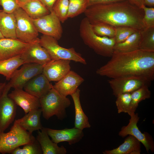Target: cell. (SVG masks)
<instances>
[{"label": "cell", "instance_id": "obj_1", "mask_svg": "<svg viewBox=\"0 0 154 154\" xmlns=\"http://www.w3.org/2000/svg\"><path fill=\"white\" fill-rule=\"evenodd\" d=\"M110 59L96 71L97 74L110 78L140 76L154 79V52L140 49L127 52H115Z\"/></svg>", "mask_w": 154, "mask_h": 154}, {"label": "cell", "instance_id": "obj_2", "mask_svg": "<svg viewBox=\"0 0 154 154\" xmlns=\"http://www.w3.org/2000/svg\"><path fill=\"white\" fill-rule=\"evenodd\" d=\"M84 13L91 24L102 23L115 28L127 27L138 31L145 28L143 9L128 0L91 5Z\"/></svg>", "mask_w": 154, "mask_h": 154}, {"label": "cell", "instance_id": "obj_3", "mask_svg": "<svg viewBox=\"0 0 154 154\" xmlns=\"http://www.w3.org/2000/svg\"><path fill=\"white\" fill-rule=\"evenodd\" d=\"M79 31L80 36L84 43L96 54L105 57L112 56L115 44L114 38L102 37L96 35L86 17L81 22Z\"/></svg>", "mask_w": 154, "mask_h": 154}, {"label": "cell", "instance_id": "obj_4", "mask_svg": "<svg viewBox=\"0 0 154 154\" xmlns=\"http://www.w3.org/2000/svg\"><path fill=\"white\" fill-rule=\"evenodd\" d=\"M40 101L42 116L47 120L54 115L58 119H63L66 115V109L71 104L68 98L60 94L53 88L40 98Z\"/></svg>", "mask_w": 154, "mask_h": 154}, {"label": "cell", "instance_id": "obj_5", "mask_svg": "<svg viewBox=\"0 0 154 154\" xmlns=\"http://www.w3.org/2000/svg\"><path fill=\"white\" fill-rule=\"evenodd\" d=\"M36 139L15 121L8 132H0V153H11L20 146L32 143Z\"/></svg>", "mask_w": 154, "mask_h": 154}, {"label": "cell", "instance_id": "obj_6", "mask_svg": "<svg viewBox=\"0 0 154 154\" xmlns=\"http://www.w3.org/2000/svg\"><path fill=\"white\" fill-rule=\"evenodd\" d=\"M39 42L47 51L51 60H67L84 64H87L85 59L74 48H66L60 46L58 40L52 37L43 35L39 38Z\"/></svg>", "mask_w": 154, "mask_h": 154}, {"label": "cell", "instance_id": "obj_7", "mask_svg": "<svg viewBox=\"0 0 154 154\" xmlns=\"http://www.w3.org/2000/svg\"><path fill=\"white\" fill-rule=\"evenodd\" d=\"M16 21L17 38L26 43L38 40V32L33 19L19 7L14 12Z\"/></svg>", "mask_w": 154, "mask_h": 154}, {"label": "cell", "instance_id": "obj_8", "mask_svg": "<svg viewBox=\"0 0 154 154\" xmlns=\"http://www.w3.org/2000/svg\"><path fill=\"white\" fill-rule=\"evenodd\" d=\"M151 82L146 78L140 76L111 78L108 81L113 94L116 97L121 94L131 93L144 85H149Z\"/></svg>", "mask_w": 154, "mask_h": 154}, {"label": "cell", "instance_id": "obj_9", "mask_svg": "<svg viewBox=\"0 0 154 154\" xmlns=\"http://www.w3.org/2000/svg\"><path fill=\"white\" fill-rule=\"evenodd\" d=\"M44 66L35 63L24 64L20 69L14 72L8 84L11 88L23 89L31 79L42 73Z\"/></svg>", "mask_w": 154, "mask_h": 154}, {"label": "cell", "instance_id": "obj_10", "mask_svg": "<svg viewBox=\"0 0 154 154\" xmlns=\"http://www.w3.org/2000/svg\"><path fill=\"white\" fill-rule=\"evenodd\" d=\"M33 21L38 33L52 37L57 40L61 38L63 31L61 22L52 11Z\"/></svg>", "mask_w": 154, "mask_h": 154}, {"label": "cell", "instance_id": "obj_11", "mask_svg": "<svg viewBox=\"0 0 154 154\" xmlns=\"http://www.w3.org/2000/svg\"><path fill=\"white\" fill-rule=\"evenodd\" d=\"M11 87L7 84L0 96V132H4L14 120L17 105L8 96Z\"/></svg>", "mask_w": 154, "mask_h": 154}, {"label": "cell", "instance_id": "obj_12", "mask_svg": "<svg viewBox=\"0 0 154 154\" xmlns=\"http://www.w3.org/2000/svg\"><path fill=\"white\" fill-rule=\"evenodd\" d=\"M139 119L137 113L130 116L128 124L122 127L119 132V135L124 137L128 135H131L144 145L148 153L150 150L153 152L154 142L153 139L148 133H142L139 130L137 125Z\"/></svg>", "mask_w": 154, "mask_h": 154}, {"label": "cell", "instance_id": "obj_13", "mask_svg": "<svg viewBox=\"0 0 154 154\" xmlns=\"http://www.w3.org/2000/svg\"><path fill=\"white\" fill-rule=\"evenodd\" d=\"M24 64L35 63L44 66L51 60L46 50L39 42V38L29 43L20 54Z\"/></svg>", "mask_w": 154, "mask_h": 154}, {"label": "cell", "instance_id": "obj_14", "mask_svg": "<svg viewBox=\"0 0 154 154\" xmlns=\"http://www.w3.org/2000/svg\"><path fill=\"white\" fill-rule=\"evenodd\" d=\"M70 61L63 59L51 60L44 66L42 74L49 81L57 82L71 70Z\"/></svg>", "mask_w": 154, "mask_h": 154}, {"label": "cell", "instance_id": "obj_15", "mask_svg": "<svg viewBox=\"0 0 154 154\" xmlns=\"http://www.w3.org/2000/svg\"><path fill=\"white\" fill-rule=\"evenodd\" d=\"M84 79L76 72L70 70L59 80L53 88L61 95L66 97L75 93Z\"/></svg>", "mask_w": 154, "mask_h": 154}, {"label": "cell", "instance_id": "obj_16", "mask_svg": "<svg viewBox=\"0 0 154 154\" xmlns=\"http://www.w3.org/2000/svg\"><path fill=\"white\" fill-rule=\"evenodd\" d=\"M8 96L17 105L22 108L25 114L32 110L40 108V99L23 89H14Z\"/></svg>", "mask_w": 154, "mask_h": 154}, {"label": "cell", "instance_id": "obj_17", "mask_svg": "<svg viewBox=\"0 0 154 154\" xmlns=\"http://www.w3.org/2000/svg\"><path fill=\"white\" fill-rule=\"evenodd\" d=\"M48 134L54 142H67L71 145L79 142L84 136L82 130L75 127L57 130L46 128Z\"/></svg>", "mask_w": 154, "mask_h": 154}, {"label": "cell", "instance_id": "obj_18", "mask_svg": "<svg viewBox=\"0 0 154 154\" xmlns=\"http://www.w3.org/2000/svg\"><path fill=\"white\" fill-rule=\"evenodd\" d=\"M28 44L17 38H0V60L21 54Z\"/></svg>", "mask_w": 154, "mask_h": 154}, {"label": "cell", "instance_id": "obj_19", "mask_svg": "<svg viewBox=\"0 0 154 154\" xmlns=\"http://www.w3.org/2000/svg\"><path fill=\"white\" fill-rule=\"evenodd\" d=\"M42 73L31 79L23 88L24 90L40 98L53 88V85Z\"/></svg>", "mask_w": 154, "mask_h": 154}, {"label": "cell", "instance_id": "obj_20", "mask_svg": "<svg viewBox=\"0 0 154 154\" xmlns=\"http://www.w3.org/2000/svg\"><path fill=\"white\" fill-rule=\"evenodd\" d=\"M17 3L33 19L40 18L50 12L39 0H17Z\"/></svg>", "mask_w": 154, "mask_h": 154}, {"label": "cell", "instance_id": "obj_21", "mask_svg": "<svg viewBox=\"0 0 154 154\" xmlns=\"http://www.w3.org/2000/svg\"><path fill=\"white\" fill-rule=\"evenodd\" d=\"M42 110L40 108L32 110L22 118L15 121L24 129L32 133L43 127L40 121Z\"/></svg>", "mask_w": 154, "mask_h": 154}, {"label": "cell", "instance_id": "obj_22", "mask_svg": "<svg viewBox=\"0 0 154 154\" xmlns=\"http://www.w3.org/2000/svg\"><path fill=\"white\" fill-rule=\"evenodd\" d=\"M46 128L43 127L41 131L38 130L37 139L41 147L43 154H65L66 148L63 146L59 147L57 143L50 140Z\"/></svg>", "mask_w": 154, "mask_h": 154}, {"label": "cell", "instance_id": "obj_23", "mask_svg": "<svg viewBox=\"0 0 154 154\" xmlns=\"http://www.w3.org/2000/svg\"><path fill=\"white\" fill-rule=\"evenodd\" d=\"M141 142L133 136L129 135L117 147L105 150L104 154H140Z\"/></svg>", "mask_w": 154, "mask_h": 154}, {"label": "cell", "instance_id": "obj_24", "mask_svg": "<svg viewBox=\"0 0 154 154\" xmlns=\"http://www.w3.org/2000/svg\"><path fill=\"white\" fill-rule=\"evenodd\" d=\"M16 21L13 13L0 11V31L5 38L17 39Z\"/></svg>", "mask_w": 154, "mask_h": 154}, {"label": "cell", "instance_id": "obj_25", "mask_svg": "<svg viewBox=\"0 0 154 154\" xmlns=\"http://www.w3.org/2000/svg\"><path fill=\"white\" fill-rule=\"evenodd\" d=\"M80 90L78 88L76 91L71 96L75 108L74 127L83 130L84 128L90 127L91 126L88 117L82 109L80 100Z\"/></svg>", "mask_w": 154, "mask_h": 154}, {"label": "cell", "instance_id": "obj_26", "mask_svg": "<svg viewBox=\"0 0 154 154\" xmlns=\"http://www.w3.org/2000/svg\"><path fill=\"white\" fill-rule=\"evenodd\" d=\"M140 40V31H137L124 41L115 43L114 52H127L139 49Z\"/></svg>", "mask_w": 154, "mask_h": 154}, {"label": "cell", "instance_id": "obj_27", "mask_svg": "<svg viewBox=\"0 0 154 154\" xmlns=\"http://www.w3.org/2000/svg\"><path fill=\"white\" fill-rule=\"evenodd\" d=\"M24 64L20 54L11 58L0 60V74L9 80L14 72Z\"/></svg>", "mask_w": 154, "mask_h": 154}, {"label": "cell", "instance_id": "obj_28", "mask_svg": "<svg viewBox=\"0 0 154 154\" xmlns=\"http://www.w3.org/2000/svg\"><path fill=\"white\" fill-rule=\"evenodd\" d=\"M151 96V91L147 85H144L131 93V101L128 114L130 116L135 114L140 102L149 98Z\"/></svg>", "mask_w": 154, "mask_h": 154}, {"label": "cell", "instance_id": "obj_29", "mask_svg": "<svg viewBox=\"0 0 154 154\" xmlns=\"http://www.w3.org/2000/svg\"><path fill=\"white\" fill-rule=\"evenodd\" d=\"M140 32L139 49L154 52V27H145Z\"/></svg>", "mask_w": 154, "mask_h": 154}, {"label": "cell", "instance_id": "obj_30", "mask_svg": "<svg viewBox=\"0 0 154 154\" xmlns=\"http://www.w3.org/2000/svg\"><path fill=\"white\" fill-rule=\"evenodd\" d=\"M68 18H72L84 13L89 6L88 0H68Z\"/></svg>", "mask_w": 154, "mask_h": 154}, {"label": "cell", "instance_id": "obj_31", "mask_svg": "<svg viewBox=\"0 0 154 154\" xmlns=\"http://www.w3.org/2000/svg\"><path fill=\"white\" fill-rule=\"evenodd\" d=\"M68 0H56L52 9V11L61 23H64L68 18Z\"/></svg>", "mask_w": 154, "mask_h": 154}, {"label": "cell", "instance_id": "obj_32", "mask_svg": "<svg viewBox=\"0 0 154 154\" xmlns=\"http://www.w3.org/2000/svg\"><path fill=\"white\" fill-rule=\"evenodd\" d=\"M115 103L118 114L123 112L128 114L131 101V93H126L118 95Z\"/></svg>", "mask_w": 154, "mask_h": 154}, {"label": "cell", "instance_id": "obj_33", "mask_svg": "<svg viewBox=\"0 0 154 154\" xmlns=\"http://www.w3.org/2000/svg\"><path fill=\"white\" fill-rule=\"evenodd\" d=\"M94 32L98 35L114 38L115 28L109 25L102 23L91 24Z\"/></svg>", "mask_w": 154, "mask_h": 154}, {"label": "cell", "instance_id": "obj_34", "mask_svg": "<svg viewBox=\"0 0 154 154\" xmlns=\"http://www.w3.org/2000/svg\"><path fill=\"white\" fill-rule=\"evenodd\" d=\"M22 148L18 147L11 153L12 154H43L40 145L37 139L33 142L23 145Z\"/></svg>", "mask_w": 154, "mask_h": 154}, {"label": "cell", "instance_id": "obj_35", "mask_svg": "<svg viewBox=\"0 0 154 154\" xmlns=\"http://www.w3.org/2000/svg\"><path fill=\"white\" fill-rule=\"evenodd\" d=\"M115 28L114 37L115 43L121 42L129 37L137 30L127 27H119Z\"/></svg>", "mask_w": 154, "mask_h": 154}, {"label": "cell", "instance_id": "obj_36", "mask_svg": "<svg viewBox=\"0 0 154 154\" xmlns=\"http://www.w3.org/2000/svg\"><path fill=\"white\" fill-rule=\"evenodd\" d=\"M141 8L144 13L142 21L145 27H154V8L143 5Z\"/></svg>", "mask_w": 154, "mask_h": 154}, {"label": "cell", "instance_id": "obj_37", "mask_svg": "<svg viewBox=\"0 0 154 154\" xmlns=\"http://www.w3.org/2000/svg\"><path fill=\"white\" fill-rule=\"evenodd\" d=\"M17 0H0V5L3 8V11L8 13H13L19 7Z\"/></svg>", "mask_w": 154, "mask_h": 154}, {"label": "cell", "instance_id": "obj_38", "mask_svg": "<svg viewBox=\"0 0 154 154\" xmlns=\"http://www.w3.org/2000/svg\"><path fill=\"white\" fill-rule=\"evenodd\" d=\"M125 0H88L89 6L99 4L108 3Z\"/></svg>", "mask_w": 154, "mask_h": 154}, {"label": "cell", "instance_id": "obj_39", "mask_svg": "<svg viewBox=\"0 0 154 154\" xmlns=\"http://www.w3.org/2000/svg\"><path fill=\"white\" fill-rule=\"evenodd\" d=\"M50 12L52 11L54 5L56 0H39Z\"/></svg>", "mask_w": 154, "mask_h": 154}, {"label": "cell", "instance_id": "obj_40", "mask_svg": "<svg viewBox=\"0 0 154 154\" xmlns=\"http://www.w3.org/2000/svg\"><path fill=\"white\" fill-rule=\"evenodd\" d=\"M131 3L137 7L141 8L142 6L144 5V0H128Z\"/></svg>", "mask_w": 154, "mask_h": 154}, {"label": "cell", "instance_id": "obj_41", "mask_svg": "<svg viewBox=\"0 0 154 154\" xmlns=\"http://www.w3.org/2000/svg\"><path fill=\"white\" fill-rule=\"evenodd\" d=\"M144 4L150 7H154V0H144Z\"/></svg>", "mask_w": 154, "mask_h": 154}, {"label": "cell", "instance_id": "obj_42", "mask_svg": "<svg viewBox=\"0 0 154 154\" xmlns=\"http://www.w3.org/2000/svg\"><path fill=\"white\" fill-rule=\"evenodd\" d=\"M6 84L5 83H0V96L2 94Z\"/></svg>", "mask_w": 154, "mask_h": 154}, {"label": "cell", "instance_id": "obj_43", "mask_svg": "<svg viewBox=\"0 0 154 154\" xmlns=\"http://www.w3.org/2000/svg\"><path fill=\"white\" fill-rule=\"evenodd\" d=\"M4 38L0 31V38Z\"/></svg>", "mask_w": 154, "mask_h": 154}, {"label": "cell", "instance_id": "obj_44", "mask_svg": "<svg viewBox=\"0 0 154 154\" xmlns=\"http://www.w3.org/2000/svg\"><path fill=\"white\" fill-rule=\"evenodd\" d=\"M2 10H1L0 9V11H2Z\"/></svg>", "mask_w": 154, "mask_h": 154}]
</instances>
